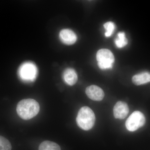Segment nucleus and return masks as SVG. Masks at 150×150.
<instances>
[{
    "label": "nucleus",
    "mask_w": 150,
    "mask_h": 150,
    "mask_svg": "<svg viewBox=\"0 0 150 150\" xmlns=\"http://www.w3.org/2000/svg\"><path fill=\"white\" fill-rule=\"evenodd\" d=\"M40 110L39 103L35 100L28 98L21 100L18 103L16 111L23 120H28L35 117Z\"/></svg>",
    "instance_id": "nucleus-1"
},
{
    "label": "nucleus",
    "mask_w": 150,
    "mask_h": 150,
    "mask_svg": "<svg viewBox=\"0 0 150 150\" xmlns=\"http://www.w3.org/2000/svg\"><path fill=\"white\" fill-rule=\"evenodd\" d=\"M76 120L78 126L81 129L88 131L91 129L94 125L95 115L90 108L84 106L79 110Z\"/></svg>",
    "instance_id": "nucleus-2"
},
{
    "label": "nucleus",
    "mask_w": 150,
    "mask_h": 150,
    "mask_svg": "<svg viewBox=\"0 0 150 150\" xmlns=\"http://www.w3.org/2000/svg\"><path fill=\"white\" fill-rule=\"evenodd\" d=\"M38 74L37 66L33 62H26L19 67L18 75L20 79L25 83H31L36 79Z\"/></svg>",
    "instance_id": "nucleus-3"
},
{
    "label": "nucleus",
    "mask_w": 150,
    "mask_h": 150,
    "mask_svg": "<svg viewBox=\"0 0 150 150\" xmlns=\"http://www.w3.org/2000/svg\"><path fill=\"white\" fill-rule=\"evenodd\" d=\"M96 59L98 67L102 70L111 69L115 61L113 54L107 49H101L98 51Z\"/></svg>",
    "instance_id": "nucleus-4"
},
{
    "label": "nucleus",
    "mask_w": 150,
    "mask_h": 150,
    "mask_svg": "<svg viewBox=\"0 0 150 150\" xmlns=\"http://www.w3.org/2000/svg\"><path fill=\"white\" fill-rule=\"evenodd\" d=\"M146 119L144 114L139 111L133 112L126 120V126L129 131H136L144 125Z\"/></svg>",
    "instance_id": "nucleus-5"
},
{
    "label": "nucleus",
    "mask_w": 150,
    "mask_h": 150,
    "mask_svg": "<svg viewBox=\"0 0 150 150\" xmlns=\"http://www.w3.org/2000/svg\"><path fill=\"white\" fill-rule=\"evenodd\" d=\"M59 37L62 43L67 45L74 44L77 39L76 33L69 29H64L61 30L59 33Z\"/></svg>",
    "instance_id": "nucleus-6"
},
{
    "label": "nucleus",
    "mask_w": 150,
    "mask_h": 150,
    "mask_svg": "<svg viewBox=\"0 0 150 150\" xmlns=\"http://www.w3.org/2000/svg\"><path fill=\"white\" fill-rule=\"evenodd\" d=\"M86 93L89 98L95 101H100L104 97L103 90L100 88L95 85L88 87L86 88Z\"/></svg>",
    "instance_id": "nucleus-7"
},
{
    "label": "nucleus",
    "mask_w": 150,
    "mask_h": 150,
    "mask_svg": "<svg viewBox=\"0 0 150 150\" xmlns=\"http://www.w3.org/2000/svg\"><path fill=\"white\" fill-rule=\"evenodd\" d=\"M129 110V106L127 103L123 101H118L113 108L114 117L118 119H124L128 115Z\"/></svg>",
    "instance_id": "nucleus-8"
},
{
    "label": "nucleus",
    "mask_w": 150,
    "mask_h": 150,
    "mask_svg": "<svg viewBox=\"0 0 150 150\" xmlns=\"http://www.w3.org/2000/svg\"><path fill=\"white\" fill-rule=\"evenodd\" d=\"M64 81L69 86H73L78 80V76L76 71L71 68H68L64 71L63 74Z\"/></svg>",
    "instance_id": "nucleus-9"
},
{
    "label": "nucleus",
    "mask_w": 150,
    "mask_h": 150,
    "mask_svg": "<svg viewBox=\"0 0 150 150\" xmlns=\"http://www.w3.org/2000/svg\"><path fill=\"white\" fill-rule=\"evenodd\" d=\"M132 81L136 85H141L150 82V74L144 72L135 75L132 78Z\"/></svg>",
    "instance_id": "nucleus-10"
},
{
    "label": "nucleus",
    "mask_w": 150,
    "mask_h": 150,
    "mask_svg": "<svg viewBox=\"0 0 150 150\" xmlns=\"http://www.w3.org/2000/svg\"><path fill=\"white\" fill-rule=\"evenodd\" d=\"M39 150H61L60 146L55 142L46 141L42 142L39 147Z\"/></svg>",
    "instance_id": "nucleus-11"
},
{
    "label": "nucleus",
    "mask_w": 150,
    "mask_h": 150,
    "mask_svg": "<svg viewBox=\"0 0 150 150\" xmlns=\"http://www.w3.org/2000/svg\"><path fill=\"white\" fill-rule=\"evenodd\" d=\"M115 43L118 48H122L128 44V40L126 39L124 32L118 33V37L115 40Z\"/></svg>",
    "instance_id": "nucleus-12"
},
{
    "label": "nucleus",
    "mask_w": 150,
    "mask_h": 150,
    "mask_svg": "<svg viewBox=\"0 0 150 150\" xmlns=\"http://www.w3.org/2000/svg\"><path fill=\"white\" fill-rule=\"evenodd\" d=\"M105 29L106 30L105 35L107 37L111 36L115 28V25L111 21L105 23L104 25Z\"/></svg>",
    "instance_id": "nucleus-13"
},
{
    "label": "nucleus",
    "mask_w": 150,
    "mask_h": 150,
    "mask_svg": "<svg viewBox=\"0 0 150 150\" xmlns=\"http://www.w3.org/2000/svg\"><path fill=\"white\" fill-rule=\"evenodd\" d=\"M11 145L8 140L0 136V150H11Z\"/></svg>",
    "instance_id": "nucleus-14"
}]
</instances>
